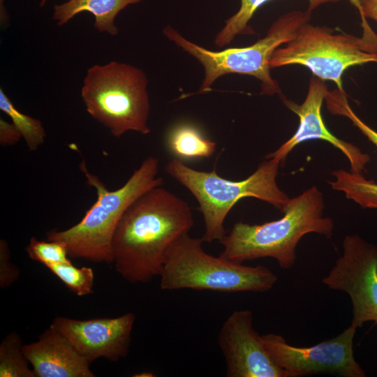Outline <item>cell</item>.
<instances>
[{"mask_svg":"<svg viewBox=\"0 0 377 377\" xmlns=\"http://www.w3.org/2000/svg\"><path fill=\"white\" fill-rule=\"evenodd\" d=\"M194 224L188 204L161 187L135 200L120 219L112 242L116 271L130 283H147L160 275L170 247Z\"/></svg>","mask_w":377,"mask_h":377,"instance_id":"1","label":"cell"},{"mask_svg":"<svg viewBox=\"0 0 377 377\" xmlns=\"http://www.w3.org/2000/svg\"><path fill=\"white\" fill-rule=\"evenodd\" d=\"M324 208L323 193L312 186L291 198L278 220L255 225L235 223L220 241L223 246L221 256L239 263L272 258L281 269H290L304 235L315 232L327 238L332 236L334 221L323 216Z\"/></svg>","mask_w":377,"mask_h":377,"instance_id":"2","label":"cell"},{"mask_svg":"<svg viewBox=\"0 0 377 377\" xmlns=\"http://www.w3.org/2000/svg\"><path fill=\"white\" fill-rule=\"evenodd\" d=\"M80 168L88 184L95 188L97 199L80 222L64 230L48 232L47 239L64 245L70 257L111 263L112 237L122 216L141 195L163 185V179L158 177V160L154 156L145 158L115 191L107 189L97 176L88 171L84 162Z\"/></svg>","mask_w":377,"mask_h":377,"instance_id":"3","label":"cell"},{"mask_svg":"<svg viewBox=\"0 0 377 377\" xmlns=\"http://www.w3.org/2000/svg\"><path fill=\"white\" fill-rule=\"evenodd\" d=\"M280 162L268 158L246 179L231 181L216 171L193 169L177 158L170 160L165 172L186 188L195 198L202 212L205 232L203 242L221 241L226 235L224 221L241 199L253 197L265 201L283 212L290 198L279 187L276 177Z\"/></svg>","mask_w":377,"mask_h":377,"instance_id":"4","label":"cell"},{"mask_svg":"<svg viewBox=\"0 0 377 377\" xmlns=\"http://www.w3.org/2000/svg\"><path fill=\"white\" fill-rule=\"evenodd\" d=\"M202 242L187 233L170 247L159 275L161 290L263 293L276 283V275L268 267L213 256L204 251Z\"/></svg>","mask_w":377,"mask_h":377,"instance_id":"5","label":"cell"},{"mask_svg":"<svg viewBox=\"0 0 377 377\" xmlns=\"http://www.w3.org/2000/svg\"><path fill=\"white\" fill-rule=\"evenodd\" d=\"M145 72L116 61L89 67L83 79L81 97L87 112L119 138L128 131H151L150 112Z\"/></svg>","mask_w":377,"mask_h":377,"instance_id":"6","label":"cell"},{"mask_svg":"<svg viewBox=\"0 0 377 377\" xmlns=\"http://www.w3.org/2000/svg\"><path fill=\"white\" fill-rule=\"evenodd\" d=\"M312 12L293 10L276 20L266 36L253 45L244 47L212 51L191 42L170 25L163 32L165 36L185 52L194 57L204 68V79L200 93L210 91L213 83L221 76L239 73L253 76L261 83L262 94H281L279 86L270 74V60L274 51L290 41L300 27L310 22Z\"/></svg>","mask_w":377,"mask_h":377,"instance_id":"7","label":"cell"},{"mask_svg":"<svg viewBox=\"0 0 377 377\" xmlns=\"http://www.w3.org/2000/svg\"><path fill=\"white\" fill-rule=\"evenodd\" d=\"M377 63V47L363 38L352 34H334L327 27L302 24L295 36L277 48L270 60V68L297 64L307 67L313 75L335 83L345 92L342 75L350 67Z\"/></svg>","mask_w":377,"mask_h":377,"instance_id":"8","label":"cell"},{"mask_svg":"<svg viewBox=\"0 0 377 377\" xmlns=\"http://www.w3.org/2000/svg\"><path fill=\"white\" fill-rule=\"evenodd\" d=\"M357 327L351 325L337 337L316 345L298 347L281 335H261L263 345L288 377L327 374L343 377H364L366 374L353 354Z\"/></svg>","mask_w":377,"mask_h":377,"instance_id":"9","label":"cell"},{"mask_svg":"<svg viewBox=\"0 0 377 377\" xmlns=\"http://www.w3.org/2000/svg\"><path fill=\"white\" fill-rule=\"evenodd\" d=\"M322 282L329 288L346 293L351 300V325H377V246L357 235L343 241V253Z\"/></svg>","mask_w":377,"mask_h":377,"instance_id":"10","label":"cell"},{"mask_svg":"<svg viewBox=\"0 0 377 377\" xmlns=\"http://www.w3.org/2000/svg\"><path fill=\"white\" fill-rule=\"evenodd\" d=\"M218 343L226 365L228 377H288L266 350L253 326L248 309L232 312L224 321Z\"/></svg>","mask_w":377,"mask_h":377,"instance_id":"11","label":"cell"},{"mask_svg":"<svg viewBox=\"0 0 377 377\" xmlns=\"http://www.w3.org/2000/svg\"><path fill=\"white\" fill-rule=\"evenodd\" d=\"M135 320L132 312L116 318L87 320L57 316L50 326L64 335L91 364L98 358L115 362L125 357Z\"/></svg>","mask_w":377,"mask_h":377,"instance_id":"12","label":"cell"},{"mask_svg":"<svg viewBox=\"0 0 377 377\" xmlns=\"http://www.w3.org/2000/svg\"><path fill=\"white\" fill-rule=\"evenodd\" d=\"M328 91L325 81L313 75L309 82L306 97L301 105L283 96H281L283 104L298 116L299 126L290 138L265 156L267 159L274 158L280 163H283L297 145L310 140H322L332 145L346 156L351 172L362 173L370 161L369 155L362 152L355 145L334 135L324 123L321 108Z\"/></svg>","mask_w":377,"mask_h":377,"instance_id":"13","label":"cell"},{"mask_svg":"<svg viewBox=\"0 0 377 377\" xmlns=\"http://www.w3.org/2000/svg\"><path fill=\"white\" fill-rule=\"evenodd\" d=\"M36 377H94L90 363L60 332L50 327L36 341L23 345Z\"/></svg>","mask_w":377,"mask_h":377,"instance_id":"14","label":"cell"},{"mask_svg":"<svg viewBox=\"0 0 377 377\" xmlns=\"http://www.w3.org/2000/svg\"><path fill=\"white\" fill-rule=\"evenodd\" d=\"M143 0H68L55 5L52 19L57 26L67 24L75 15L88 12L94 16V27L101 33L111 36L118 34L114 21L117 15L128 6Z\"/></svg>","mask_w":377,"mask_h":377,"instance_id":"15","label":"cell"},{"mask_svg":"<svg viewBox=\"0 0 377 377\" xmlns=\"http://www.w3.org/2000/svg\"><path fill=\"white\" fill-rule=\"evenodd\" d=\"M167 143L169 149L182 158H208L215 152L216 146L215 142L189 124L173 128L168 133Z\"/></svg>","mask_w":377,"mask_h":377,"instance_id":"16","label":"cell"},{"mask_svg":"<svg viewBox=\"0 0 377 377\" xmlns=\"http://www.w3.org/2000/svg\"><path fill=\"white\" fill-rule=\"evenodd\" d=\"M270 0H240L239 10L226 20L225 25L216 34L214 44L218 47L228 45L237 35L250 34L253 31L248 25L256 11ZM342 0H308V10L313 12L323 4L337 3Z\"/></svg>","mask_w":377,"mask_h":377,"instance_id":"17","label":"cell"},{"mask_svg":"<svg viewBox=\"0 0 377 377\" xmlns=\"http://www.w3.org/2000/svg\"><path fill=\"white\" fill-rule=\"evenodd\" d=\"M334 181L329 182L334 190L342 191L363 208H377V182L367 180L362 173L338 170L332 172Z\"/></svg>","mask_w":377,"mask_h":377,"instance_id":"18","label":"cell"},{"mask_svg":"<svg viewBox=\"0 0 377 377\" xmlns=\"http://www.w3.org/2000/svg\"><path fill=\"white\" fill-rule=\"evenodd\" d=\"M16 332L7 334L0 344V377H36Z\"/></svg>","mask_w":377,"mask_h":377,"instance_id":"19","label":"cell"},{"mask_svg":"<svg viewBox=\"0 0 377 377\" xmlns=\"http://www.w3.org/2000/svg\"><path fill=\"white\" fill-rule=\"evenodd\" d=\"M0 110L11 119L31 151L36 150L44 142L46 133L42 122L17 110L2 87L0 88Z\"/></svg>","mask_w":377,"mask_h":377,"instance_id":"20","label":"cell"},{"mask_svg":"<svg viewBox=\"0 0 377 377\" xmlns=\"http://www.w3.org/2000/svg\"><path fill=\"white\" fill-rule=\"evenodd\" d=\"M47 268L77 296L93 293L94 273L91 267H77L68 263L52 265Z\"/></svg>","mask_w":377,"mask_h":377,"instance_id":"21","label":"cell"},{"mask_svg":"<svg viewBox=\"0 0 377 377\" xmlns=\"http://www.w3.org/2000/svg\"><path fill=\"white\" fill-rule=\"evenodd\" d=\"M325 100L327 108L332 114L347 117L377 147V131L365 124L353 112L348 102L346 92L338 89L329 91Z\"/></svg>","mask_w":377,"mask_h":377,"instance_id":"22","label":"cell"},{"mask_svg":"<svg viewBox=\"0 0 377 377\" xmlns=\"http://www.w3.org/2000/svg\"><path fill=\"white\" fill-rule=\"evenodd\" d=\"M26 251L31 259L46 267L55 264L71 263L64 245L54 241H42L31 237Z\"/></svg>","mask_w":377,"mask_h":377,"instance_id":"23","label":"cell"},{"mask_svg":"<svg viewBox=\"0 0 377 377\" xmlns=\"http://www.w3.org/2000/svg\"><path fill=\"white\" fill-rule=\"evenodd\" d=\"M10 251L8 242L0 240V288L4 289L11 286L20 278V270L11 261Z\"/></svg>","mask_w":377,"mask_h":377,"instance_id":"24","label":"cell"},{"mask_svg":"<svg viewBox=\"0 0 377 377\" xmlns=\"http://www.w3.org/2000/svg\"><path fill=\"white\" fill-rule=\"evenodd\" d=\"M22 138L17 127L11 122L0 119V144L1 146H12Z\"/></svg>","mask_w":377,"mask_h":377,"instance_id":"25","label":"cell"},{"mask_svg":"<svg viewBox=\"0 0 377 377\" xmlns=\"http://www.w3.org/2000/svg\"><path fill=\"white\" fill-rule=\"evenodd\" d=\"M350 3L357 10L360 19L361 27L362 28V37L369 43L377 46V34L369 26L367 19L363 16L360 0H349Z\"/></svg>","mask_w":377,"mask_h":377,"instance_id":"26","label":"cell"},{"mask_svg":"<svg viewBox=\"0 0 377 377\" xmlns=\"http://www.w3.org/2000/svg\"><path fill=\"white\" fill-rule=\"evenodd\" d=\"M363 16L377 22V0H360Z\"/></svg>","mask_w":377,"mask_h":377,"instance_id":"27","label":"cell"},{"mask_svg":"<svg viewBox=\"0 0 377 377\" xmlns=\"http://www.w3.org/2000/svg\"><path fill=\"white\" fill-rule=\"evenodd\" d=\"M8 14L4 6V0H0V22L1 27L5 28L8 25Z\"/></svg>","mask_w":377,"mask_h":377,"instance_id":"28","label":"cell"},{"mask_svg":"<svg viewBox=\"0 0 377 377\" xmlns=\"http://www.w3.org/2000/svg\"><path fill=\"white\" fill-rule=\"evenodd\" d=\"M50 0H40V6L43 7L45 6V4ZM65 1H68V0H65Z\"/></svg>","mask_w":377,"mask_h":377,"instance_id":"29","label":"cell"}]
</instances>
